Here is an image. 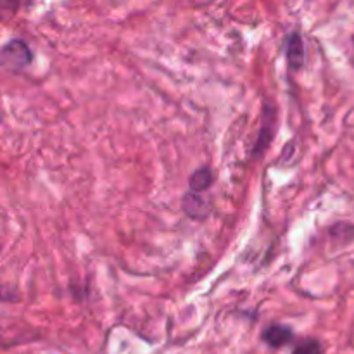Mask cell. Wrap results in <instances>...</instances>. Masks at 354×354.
Segmentation results:
<instances>
[{
  "instance_id": "obj_1",
  "label": "cell",
  "mask_w": 354,
  "mask_h": 354,
  "mask_svg": "<svg viewBox=\"0 0 354 354\" xmlns=\"http://www.w3.org/2000/svg\"><path fill=\"white\" fill-rule=\"evenodd\" d=\"M31 50L23 40H10L2 48V64L9 69H21L31 62Z\"/></svg>"
},
{
  "instance_id": "obj_2",
  "label": "cell",
  "mask_w": 354,
  "mask_h": 354,
  "mask_svg": "<svg viewBox=\"0 0 354 354\" xmlns=\"http://www.w3.org/2000/svg\"><path fill=\"white\" fill-rule=\"evenodd\" d=\"M261 339L270 346V348H275V349L283 348V346L289 344V342L294 339V332L292 328L286 327V325L273 324L265 328Z\"/></svg>"
},
{
  "instance_id": "obj_3",
  "label": "cell",
  "mask_w": 354,
  "mask_h": 354,
  "mask_svg": "<svg viewBox=\"0 0 354 354\" xmlns=\"http://www.w3.org/2000/svg\"><path fill=\"white\" fill-rule=\"evenodd\" d=\"M287 61L292 69H301L304 64V41L299 33H292L287 41Z\"/></svg>"
},
{
  "instance_id": "obj_4",
  "label": "cell",
  "mask_w": 354,
  "mask_h": 354,
  "mask_svg": "<svg viewBox=\"0 0 354 354\" xmlns=\"http://www.w3.org/2000/svg\"><path fill=\"white\" fill-rule=\"evenodd\" d=\"M273 123H275V121H273V109H268V106H266L265 123H263L261 133H259V138H258V144H256V147H254V158L256 156L261 154V152H265V149L268 147V144L272 142Z\"/></svg>"
},
{
  "instance_id": "obj_5",
  "label": "cell",
  "mask_w": 354,
  "mask_h": 354,
  "mask_svg": "<svg viewBox=\"0 0 354 354\" xmlns=\"http://www.w3.org/2000/svg\"><path fill=\"white\" fill-rule=\"evenodd\" d=\"M183 209L189 216L197 218V220H203L207 214V204L197 196L196 192H189L183 197Z\"/></svg>"
},
{
  "instance_id": "obj_6",
  "label": "cell",
  "mask_w": 354,
  "mask_h": 354,
  "mask_svg": "<svg viewBox=\"0 0 354 354\" xmlns=\"http://www.w3.org/2000/svg\"><path fill=\"white\" fill-rule=\"evenodd\" d=\"M211 183H213V173L209 168H199L190 175L189 185L192 192H204V190L209 189Z\"/></svg>"
},
{
  "instance_id": "obj_7",
  "label": "cell",
  "mask_w": 354,
  "mask_h": 354,
  "mask_svg": "<svg viewBox=\"0 0 354 354\" xmlns=\"http://www.w3.org/2000/svg\"><path fill=\"white\" fill-rule=\"evenodd\" d=\"M292 354H324V351H322L320 342L315 341V339H308L303 344L297 346Z\"/></svg>"
}]
</instances>
